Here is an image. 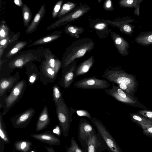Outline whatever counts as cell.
Wrapping results in <instances>:
<instances>
[{"label": "cell", "instance_id": "34", "mask_svg": "<svg viewBox=\"0 0 152 152\" xmlns=\"http://www.w3.org/2000/svg\"><path fill=\"white\" fill-rule=\"evenodd\" d=\"M66 152H84L79 146L74 137H71L70 146L68 147Z\"/></svg>", "mask_w": 152, "mask_h": 152}, {"label": "cell", "instance_id": "4", "mask_svg": "<svg viewBox=\"0 0 152 152\" xmlns=\"http://www.w3.org/2000/svg\"><path fill=\"white\" fill-rule=\"evenodd\" d=\"M26 85V80L23 79L13 88L8 95L7 92L1 96L3 99L2 102L0 103V108H3L2 113L3 116L5 115L10 109L21 98L25 92Z\"/></svg>", "mask_w": 152, "mask_h": 152}, {"label": "cell", "instance_id": "12", "mask_svg": "<svg viewBox=\"0 0 152 152\" xmlns=\"http://www.w3.org/2000/svg\"><path fill=\"white\" fill-rule=\"evenodd\" d=\"M111 39L119 53L125 56L129 54V44L127 41L117 33L110 29V33Z\"/></svg>", "mask_w": 152, "mask_h": 152}, {"label": "cell", "instance_id": "7", "mask_svg": "<svg viewBox=\"0 0 152 152\" xmlns=\"http://www.w3.org/2000/svg\"><path fill=\"white\" fill-rule=\"evenodd\" d=\"M91 121L96 127L98 132L111 152H123L113 137L100 120L93 117Z\"/></svg>", "mask_w": 152, "mask_h": 152}, {"label": "cell", "instance_id": "9", "mask_svg": "<svg viewBox=\"0 0 152 152\" xmlns=\"http://www.w3.org/2000/svg\"><path fill=\"white\" fill-rule=\"evenodd\" d=\"M110 25L108 22V20L94 18L90 20L89 26L95 31L98 36L100 39H106L110 33V29L109 28Z\"/></svg>", "mask_w": 152, "mask_h": 152}, {"label": "cell", "instance_id": "28", "mask_svg": "<svg viewBox=\"0 0 152 152\" xmlns=\"http://www.w3.org/2000/svg\"><path fill=\"white\" fill-rule=\"evenodd\" d=\"M26 74L28 77V81L30 84H33L39 79L40 73L35 68L27 69Z\"/></svg>", "mask_w": 152, "mask_h": 152}, {"label": "cell", "instance_id": "32", "mask_svg": "<svg viewBox=\"0 0 152 152\" xmlns=\"http://www.w3.org/2000/svg\"><path fill=\"white\" fill-rule=\"evenodd\" d=\"M61 36V35L59 34L48 36L42 38L34 42L32 44L29 46L49 42L59 38Z\"/></svg>", "mask_w": 152, "mask_h": 152}, {"label": "cell", "instance_id": "15", "mask_svg": "<svg viewBox=\"0 0 152 152\" xmlns=\"http://www.w3.org/2000/svg\"><path fill=\"white\" fill-rule=\"evenodd\" d=\"M134 22V19L127 17L122 20L119 21H114L108 20V22L110 25L119 28L120 31L123 33L131 36L134 32V26L130 23Z\"/></svg>", "mask_w": 152, "mask_h": 152}, {"label": "cell", "instance_id": "10", "mask_svg": "<svg viewBox=\"0 0 152 152\" xmlns=\"http://www.w3.org/2000/svg\"><path fill=\"white\" fill-rule=\"evenodd\" d=\"M77 60H75L70 64L63 69L61 77L58 83L63 88H69L75 78Z\"/></svg>", "mask_w": 152, "mask_h": 152}, {"label": "cell", "instance_id": "2", "mask_svg": "<svg viewBox=\"0 0 152 152\" xmlns=\"http://www.w3.org/2000/svg\"><path fill=\"white\" fill-rule=\"evenodd\" d=\"M95 43L90 38H84L74 41L69 47L62 62L63 69L71 64L77 58L83 56L94 48Z\"/></svg>", "mask_w": 152, "mask_h": 152}, {"label": "cell", "instance_id": "21", "mask_svg": "<svg viewBox=\"0 0 152 152\" xmlns=\"http://www.w3.org/2000/svg\"><path fill=\"white\" fill-rule=\"evenodd\" d=\"M143 0H121L118 1L122 7L134 8V14L137 16L140 15V4Z\"/></svg>", "mask_w": 152, "mask_h": 152}, {"label": "cell", "instance_id": "27", "mask_svg": "<svg viewBox=\"0 0 152 152\" xmlns=\"http://www.w3.org/2000/svg\"><path fill=\"white\" fill-rule=\"evenodd\" d=\"M45 61L50 66L59 72L62 65V62L60 60L56 59L53 56L47 54Z\"/></svg>", "mask_w": 152, "mask_h": 152}, {"label": "cell", "instance_id": "26", "mask_svg": "<svg viewBox=\"0 0 152 152\" xmlns=\"http://www.w3.org/2000/svg\"><path fill=\"white\" fill-rule=\"evenodd\" d=\"M131 120L138 124H142L145 125H152V121L146 117L135 113L129 114Z\"/></svg>", "mask_w": 152, "mask_h": 152}, {"label": "cell", "instance_id": "30", "mask_svg": "<svg viewBox=\"0 0 152 152\" xmlns=\"http://www.w3.org/2000/svg\"><path fill=\"white\" fill-rule=\"evenodd\" d=\"M3 116L2 113L0 112V136L1 138L5 143L9 144L10 142L6 131Z\"/></svg>", "mask_w": 152, "mask_h": 152}, {"label": "cell", "instance_id": "23", "mask_svg": "<svg viewBox=\"0 0 152 152\" xmlns=\"http://www.w3.org/2000/svg\"><path fill=\"white\" fill-rule=\"evenodd\" d=\"M64 31L66 34L70 36L78 38L80 35L85 31V29L80 26L68 24L65 27Z\"/></svg>", "mask_w": 152, "mask_h": 152}, {"label": "cell", "instance_id": "6", "mask_svg": "<svg viewBox=\"0 0 152 152\" xmlns=\"http://www.w3.org/2000/svg\"><path fill=\"white\" fill-rule=\"evenodd\" d=\"M110 83L97 76L86 77L78 80L73 85L74 88L83 89L104 90L109 88Z\"/></svg>", "mask_w": 152, "mask_h": 152}, {"label": "cell", "instance_id": "44", "mask_svg": "<svg viewBox=\"0 0 152 152\" xmlns=\"http://www.w3.org/2000/svg\"><path fill=\"white\" fill-rule=\"evenodd\" d=\"M60 127L57 126L56 128L53 129V132L54 133L59 135L60 133Z\"/></svg>", "mask_w": 152, "mask_h": 152}, {"label": "cell", "instance_id": "24", "mask_svg": "<svg viewBox=\"0 0 152 152\" xmlns=\"http://www.w3.org/2000/svg\"><path fill=\"white\" fill-rule=\"evenodd\" d=\"M77 5L76 3L72 1L66 2L63 4L58 13L57 17H62L69 13L75 9Z\"/></svg>", "mask_w": 152, "mask_h": 152}, {"label": "cell", "instance_id": "33", "mask_svg": "<svg viewBox=\"0 0 152 152\" xmlns=\"http://www.w3.org/2000/svg\"><path fill=\"white\" fill-rule=\"evenodd\" d=\"M63 98L62 95L58 86L57 84L54 85L53 88V99L55 104Z\"/></svg>", "mask_w": 152, "mask_h": 152}, {"label": "cell", "instance_id": "13", "mask_svg": "<svg viewBox=\"0 0 152 152\" xmlns=\"http://www.w3.org/2000/svg\"><path fill=\"white\" fill-rule=\"evenodd\" d=\"M95 130L92 125L86 119L81 118L78 126V137L80 140L86 141L91 136L95 134Z\"/></svg>", "mask_w": 152, "mask_h": 152}, {"label": "cell", "instance_id": "19", "mask_svg": "<svg viewBox=\"0 0 152 152\" xmlns=\"http://www.w3.org/2000/svg\"><path fill=\"white\" fill-rule=\"evenodd\" d=\"M46 12V9L44 4L41 7L39 10L35 15L31 24L26 30L27 34H30L35 31L38 27L39 23L44 17Z\"/></svg>", "mask_w": 152, "mask_h": 152}, {"label": "cell", "instance_id": "41", "mask_svg": "<svg viewBox=\"0 0 152 152\" xmlns=\"http://www.w3.org/2000/svg\"><path fill=\"white\" fill-rule=\"evenodd\" d=\"M103 7L105 10L108 11H112L114 10L112 3L110 0L105 1L103 4Z\"/></svg>", "mask_w": 152, "mask_h": 152}, {"label": "cell", "instance_id": "37", "mask_svg": "<svg viewBox=\"0 0 152 152\" xmlns=\"http://www.w3.org/2000/svg\"><path fill=\"white\" fill-rule=\"evenodd\" d=\"M142 128L144 134L149 137H152V125H145L142 124H138Z\"/></svg>", "mask_w": 152, "mask_h": 152}, {"label": "cell", "instance_id": "42", "mask_svg": "<svg viewBox=\"0 0 152 152\" xmlns=\"http://www.w3.org/2000/svg\"><path fill=\"white\" fill-rule=\"evenodd\" d=\"M44 146L48 152H56L51 146L48 147L45 145Z\"/></svg>", "mask_w": 152, "mask_h": 152}, {"label": "cell", "instance_id": "14", "mask_svg": "<svg viewBox=\"0 0 152 152\" xmlns=\"http://www.w3.org/2000/svg\"><path fill=\"white\" fill-rule=\"evenodd\" d=\"M20 74L16 72L14 75L8 77L1 78L0 80V97L13 88L19 82Z\"/></svg>", "mask_w": 152, "mask_h": 152}, {"label": "cell", "instance_id": "22", "mask_svg": "<svg viewBox=\"0 0 152 152\" xmlns=\"http://www.w3.org/2000/svg\"><path fill=\"white\" fill-rule=\"evenodd\" d=\"M32 56H25L18 58L9 63L10 67L11 68H21L33 60Z\"/></svg>", "mask_w": 152, "mask_h": 152}, {"label": "cell", "instance_id": "17", "mask_svg": "<svg viewBox=\"0 0 152 152\" xmlns=\"http://www.w3.org/2000/svg\"><path fill=\"white\" fill-rule=\"evenodd\" d=\"M48 107L45 106L40 113L37 121L36 130L38 132L45 129L50 123Z\"/></svg>", "mask_w": 152, "mask_h": 152}, {"label": "cell", "instance_id": "36", "mask_svg": "<svg viewBox=\"0 0 152 152\" xmlns=\"http://www.w3.org/2000/svg\"><path fill=\"white\" fill-rule=\"evenodd\" d=\"M9 30L8 27L4 23H2L0 26V40L7 37Z\"/></svg>", "mask_w": 152, "mask_h": 152}, {"label": "cell", "instance_id": "1", "mask_svg": "<svg viewBox=\"0 0 152 152\" xmlns=\"http://www.w3.org/2000/svg\"><path fill=\"white\" fill-rule=\"evenodd\" d=\"M102 77L113 84H117L128 94L132 96L134 95L137 87L136 79L133 75L126 73L121 67H110L104 70Z\"/></svg>", "mask_w": 152, "mask_h": 152}, {"label": "cell", "instance_id": "16", "mask_svg": "<svg viewBox=\"0 0 152 152\" xmlns=\"http://www.w3.org/2000/svg\"><path fill=\"white\" fill-rule=\"evenodd\" d=\"M31 136L34 138L50 145H61V140L51 131L41 134H32Z\"/></svg>", "mask_w": 152, "mask_h": 152}, {"label": "cell", "instance_id": "35", "mask_svg": "<svg viewBox=\"0 0 152 152\" xmlns=\"http://www.w3.org/2000/svg\"><path fill=\"white\" fill-rule=\"evenodd\" d=\"M26 42H21L17 43L15 45L9 52L7 54V57H10L17 53L20 50L24 48L26 44Z\"/></svg>", "mask_w": 152, "mask_h": 152}, {"label": "cell", "instance_id": "31", "mask_svg": "<svg viewBox=\"0 0 152 152\" xmlns=\"http://www.w3.org/2000/svg\"><path fill=\"white\" fill-rule=\"evenodd\" d=\"M23 23L25 27L28 26L32 18V15L28 7L24 4L22 8Z\"/></svg>", "mask_w": 152, "mask_h": 152}, {"label": "cell", "instance_id": "8", "mask_svg": "<svg viewBox=\"0 0 152 152\" xmlns=\"http://www.w3.org/2000/svg\"><path fill=\"white\" fill-rule=\"evenodd\" d=\"M104 92L117 101L129 105H134L137 101L132 95L121 89L118 86L114 85L111 89L104 90Z\"/></svg>", "mask_w": 152, "mask_h": 152}, {"label": "cell", "instance_id": "11", "mask_svg": "<svg viewBox=\"0 0 152 152\" xmlns=\"http://www.w3.org/2000/svg\"><path fill=\"white\" fill-rule=\"evenodd\" d=\"M35 113L33 108H30L20 114L14 116L10 121L14 128L20 129L26 127Z\"/></svg>", "mask_w": 152, "mask_h": 152}, {"label": "cell", "instance_id": "38", "mask_svg": "<svg viewBox=\"0 0 152 152\" xmlns=\"http://www.w3.org/2000/svg\"><path fill=\"white\" fill-rule=\"evenodd\" d=\"M63 2L62 0L59 1L55 5L52 13L53 18H55L57 16L61 10Z\"/></svg>", "mask_w": 152, "mask_h": 152}, {"label": "cell", "instance_id": "5", "mask_svg": "<svg viewBox=\"0 0 152 152\" xmlns=\"http://www.w3.org/2000/svg\"><path fill=\"white\" fill-rule=\"evenodd\" d=\"M90 9L91 7L89 6L80 3L79 6L71 12L49 26L47 29H53L68 23L75 21L85 14Z\"/></svg>", "mask_w": 152, "mask_h": 152}, {"label": "cell", "instance_id": "20", "mask_svg": "<svg viewBox=\"0 0 152 152\" xmlns=\"http://www.w3.org/2000/svg\"><path fill=\"white\" fill-rule=\"evenodd\" d=\"M134 40L137 44L143 46L152 44V31L142 32L136 37Z\"/></svg>", "mask_w": 152, "mask_h": 152}, {"label": "cell", "instance_id": "40", "mask_svg": "<svg viewBox=\"0 0 152 152\" xmlns=\"http://www.w3.org/2000/svg\"><path fill=\"white\" fill-rule=\"evenodd\" d=\"M138 113L152 121V110H140Z\"/></svg>", "mask_w": 152, "mask_h": 152}, {"label": "cell", "instance_id": "3", "mask_svg": "<svg viewBox=\"0 0 152 152\" xmlns=\"http://www.w3.org/2000/svg\"><path fill=\"white\" fill-rule=\"evenodd\" d=\"M55 104L59 126L64 136L66 137L72 122V117L76 110L70 107L69 110L63 98L58 101Z\"/></svg>", "mask_w": 152, "mask_h": 152}, {"label": "cell", "instance_id": "18", "mask_svg": "<svg viewBox=\"0 0 152 152\" xmlns=\"http://www.w3.org/2000/svg\"><path fill=\"white\" fill-rule=\"evenodd\" d=\"M94 62V57L92 56L79 64L76 67L75 78L87 73L93 66Z\"/></svg>", "mask_w": 152, "mask_h": 152}, {"label": "cell", "instance_id": "25", "mask_svg": "<svg viewBox=\"0 0 152 152\" xmlns=\"http://www.w3.org/2000/svg\"><path fill=\"white\" fill-rule=\"evenodd\" d=\"M31 145V142L25 140L18 141L14 144V147L16 150L22 152H28Z\"/></svg>", "mask_w": 152, "mask_h": 152}, {"label": "cell", "instance_id": "39", "mask_svg": "<svg viewBox=\"0 0 152 152\" xmlns=\"http://www.w3.org/2000/svg\"><path fill=\"white\" fill-rule=\"evenodd\" d=\"M76 112L79 116L86 117L89 118L90 120L92 119V118L90 113L87 110H76Z\"/></svg>", "mask_w": 152, "mask_h": 152}, {"label": "cell", "instance_id": "43", "mask_svg": "<svg viewBox=\"0 0 152 152\" xmlns=\"http://www.w3.org/2000/svg\"><path fill=\"white\" fill-rule=\"evenodd\" d=\"M14 2L15 4L19 7H21L23 5V3L20 0H15Z\"/></svg>", "mask_w": 152, "mask_h": 152}, {"label": "cell", "instance_id": "29", "mask_svg": "<svg viewBox=\"0 0 152 152\" xmlns=\"http://www.w3.org/2000/svg\"><path fill=\"white\" fill-rule=\"evenodd\" d=\"M86 142L88 147V152H96L99 146V142L96 134L90 137Z\"/></svg>", "mask_w": 152, "mask_h": 152}]
</instances>
